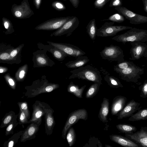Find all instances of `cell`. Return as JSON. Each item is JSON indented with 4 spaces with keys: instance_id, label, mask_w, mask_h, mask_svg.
Segmentation results:
<instances>
[{
    "instance_id": "1",
    "label": "cell",
    "mask_w": 147,
    "mask_h": 147,
    "mask_svg": "<svg viewBox=\"0 0 147 147\" xmlns=\"http://www.w3.org/2000/svg\"><path fill=\"white\" fill-rule=\"evenodd\" d=\"M70 72L71 74L69 77V79L77 78L102 84L100 71L90 65L80 67L71 71Z\"/></svg>"
},
{
    "instance_id": "2",
    "label": "cell",
    "mask_w": 147,
    "mask_h": 147,
    "mask_svg": "<svg viewBox=\"0 0 147 147\" xmlns=\"http://www.w3.org/2000/svg\"><path fill=\"white\" fill-rule=\"evenodd\" d=\"M111 39L123 43L135 41L145 43L147 42V30L132 27L122 34L115 36Z\"/></svg>"
},
{
    "instance_id": "3",
    "label": "cell",
    "mask_w": 147,
    "mask_h": 147,
    "mask_svg": "<svg viewBox=\"0 0 147 147\" xmlns=\"http://www.w3.org/2000/svg\"><path fill=\"white\" fill-rule=\"evenodd\" d=\"M113 70L119 74L120 78L126 82L139 85L141 76L144 73V69L136 65L124 69L114 67Z\"/></svg>"
},
{
    "instance_id": "4",
    "label": "cell",
    "mask_w": 147,
    "mask_h": 147,
    "mask_svg": "<svg viewBox=\"0 0 147 147\" xmlns=\"http://www.w3.org/2000/svg\"><path fill=\"white\" fill-rule=\"evenodd\" d=\"M100 54L102 59L109 61H116L118 63L125 61L123 51L117 46L111 45L105 46Z\"/></svg>"
},
{
    "instance_id": "5",
    "label": "cell",
    "mask_w": 147,
    "mask_h": 147,
    "mask_svg": "<svg viewBox=\"0 0 147 147\" xmlns=\"http://www.w3.org/2000/svg\"><path fill=\"white\" fill-rule=\"evenodd\" d=\"M88 117L87 110L84 109H79L70 113L67 119L62 132V137L63 139L66 138L67 132L69 128L80 119L85 121Z\"/></svg>"
},
{
    "instance_id": "6",
    "label": "cell",
    "mask_w": 147,
    "mask_h": 147,
    "mask_svg": "<svg viewBox=\"0 0 147 147\" xmlns=\"http://www.w3.org/2000/svg\"><path fill=\"white\" fill-rule=\"evenodd\" d=\"M114 22H106L98 29L97 36L106 37L115 35L118 32L124 30H129L132 27L122 25H113Z\"/></svg>"
},
{
    "instance_id": "7",
    "label": "cell",
    "mask_w": 147,
    "mask_h": 147,
    "mask_svg": "<svg viewBox=\"0 0 147 147\" xmlns=\"http://www.w3.org/2000/svg\"><path fill=\"white\" fill-rule=\"evenodd\" d=\"M29 0H23L20 5L13 4L11 6V11L13 16L18 19L28 18L34 14L30 8Z\"/></svg>"
},
{
    "instance_id": "8",
    "label": "cell",
    "mask_w": 147,
    "mask_h": 147,
    "mask_svg": "<svg viewBox=\"0 0 147 147\" xmlns=\"http://www.w3.org/2000/svg\"><path fill=\"white\" fill-rule=\"evenodd\" d=\"M115 9L129 20L131 24H139L147 23V16L136 13L125 7L120 6L115 7Z\"/></svg>"
},
{
    "instance_id": "9",
    "label": "cell",
    "mask_w": 147,
    "mask_h": 147,
    "mask_svg": "<svg viewBox=\"0 0 147 147\" xmlns=\"http://www.w3.org/2000/svg\"><path fill=\"white\" fill-rule=\"evenodd\" d=\"M72 16L53 18L41 23L36 27L35 29L37 30H57L61 27Z\"/></svg>"
},
{
    "instance_id": "10",
    "label": "cell",
    "mask_w": 147,
    "mask_h": 147,
    "mask_svg": "<svg viewBox=\"0 0 147 147\" xmlns=\"http://www.w3.org/2000/svg\"><path fill=\"white\" fill-rule=\"evenodd\" d=\"M50 45L65 53L69 56L77 57L86 54L85 52L79 47L73 45L58 42H47Z\"/></svg>"
},
{
    "instance_id": "11",
    "label": "cell",
    "mask_w": 147,
    "mask_h": 147,
    "mask_svg": "<svg viewBox=\"0 0 147 147\" xmlns=\"http://www.w3.org/2000/svg\"><path fill=\"white\" fill-rule=\"evenodd\" d=\"M79 24L78 18L76 16H72L61 27L53 32L51 36H60L66 34L70 35L77 28Z\"/></svg>"
},
{
    "instance_id": "12",
    "label": "cell",
    "mask_w": 147,
    "mask_h": 147,
    "mask_svg": "<svg viewBox=\"0 0 147 147\" xmlns=\"http://www.w3.org/2000/svg\"><path fill=\"white\" fill-rule=\"evenodd\" d=\"M49 105L45 102L36 100L32 106L33 111L29 123H36L40 125L42 122V117L44 116L45 109Z\"/></svg>"
},
{
    "instance_id": "13",
    "label": "cell",
    "mask_w": 147,
    "mask_h": 147,
    "mask_svg": "<svg viewBox=\"0 0 147 147\" xmlns=\"http://www.w3.org/2000/svg\"><path fill=\"white\" fill-rule=\"evenodd\" d=\"M125 136L140 146L147 147V127L142 126L139 131Z\"/></svg>"
},
{
    "instance_id": "14",
    "label": "cell",
    "mask_w": 147,
    "mask_h": 147,
    "mask_svg": "<svg viewBox=\"0 0 147 147\" xmlns=\"http://www.w3.org/2000/svg\"><path fill=\"white\" fill-rule=\"evenodd\" d=\"M140 103L135 101L133 99L129 101L123 109L119 112L117 117L118 119H121L132 115L136 111L141 109Z\"/></svg>"
},
{
    "instance_id": "15",
    "label": "cell",
    "mask_w": 147,
    "mask_h": 147,
    "mask_svg": "<svg viewBox=\"0 0 147 147\" xmlns=\"http://www.w3.org/2000/svg\"><path fill=\"white\" fill-rule=\"evenodd\" d=\"M130 42L131 45V47L130 49V57L129 59L137 60L143 57L147 44L138 41Z\"/></svg>"
},
{
    "instance_id": "16",
    "label": "cell",
    "mask_w": 147,
    "mask_h": 147,
    "mask_svg": "<svg viewBox=\"0 0 147 147\" xmlns=\"http://www.w3.org/2000/svg\"><path fill=\"white\" fill-rule=\"evenodd\" d=\"M59 87L58 84L46 83L40 87L27 90L25 95L28 98L33 97L41 94L51 92Z\"/></svg>"
},
{
    "instance_id": "17",
    "label": "cell",
    "mask_w": 147,
    "mask_h": 147,
    "mask_svg": "<svg viewBox=\"0 0 147 147\" xmlns=\"http://www.w3.org/2000/svg\"><path fill=\"white\" fill-rule=\"evenodd\" d=\"M54 110L49 106L45 109L44 115L45 133L47 136L51 135L53 132L55 122L53 115Z\"/></svg>"
},
{
    "instance_id": "18",
    "label": "cell",
    "mask_w": 147,
    "mask_h": 147,
    "mask_svg": "<svg viewBox=\"0 0 147 147\" xmlns=\"http://www.w3.org/2000/svg\"><path fill=\"white\" fill-rule=\"evenodd\" d=\"M40 125L36 123H31L23 131L20 138L21 142H24L26 141L35 138L39 129Z\"/></svg>"
},
{
    "instance_id": "19",
    "label": "cell",
    "mask_w": 147,
    "mask_h": 147,
    "mask_svg": "<svg viewBox=\"0 0 147 147\" xmlns=\"http://www.w3.org/2000/svg\"><path fill=\"white\" fill-rule=\"evenodd\" d=\"M127 101V98L123 96H117L114 98L111 107V114L117 115L125 106Z\"/></svg>"
},
{
    "instance_id": "20",
    "label": "cell",
    "mask_w": 147,
    "mask_h": 147,
    "mask_svg": "<svg viewBox=\"0 0 147 147\" xmlns=\"http://www.w3.org/2000/svg\"><path fill=\"white\" fill-rule=\"evenodd\" d=\"M111 140L122 146L126 147H139L140 146L126 137L112 134L109 136Z\"/></svg>"
},
{
    "instance_id": "21",
    "label": "cell",
    "mask_w": 147,
    "mask_h": 147,
    "mask_svg": "<svg viewBox=\"0 0 147 147\" xmlns=\"http://www.w3.org/2000/svg\"><path fill=\"white\" fill-rule=\"evenodd\" d=\"M109 111V100L105 98L103 99L101 105V107L99 111L98 117L102 122H108L107 116Z\"/></svg>"
},
{
    "instance_id": "22",
    "label": "cell",
    "mask_w": 147,
    "mask_h": 147,
    "mask_svg": "<svg viewBox=\"0 0 147 147\" xmlns=\"http://www.w3.org/2000/svg\"><path fill=\"white\" fill-rule=\"evenodd\" d=\"M89 61L87 56L82 55L77 57L75 60L69 61L65 63V65L69 68L77 69L84 66Z\"/></svg>"
},
{
    "instance_id": "23",
    "label": "cell",
    "mask_w": 147,
    "mask_h": 147,
    "mask_svg": "<svg viewBox=\"0 0 147 147\" xmlns=\"http://www.w3.org/2000/svg\"><path fill=\"white\" fill-rule=\"evenodd\" d=\"M34 66L35 67H43L51 66L50 60L49 57L44 54H38L34 57Z\"/></svg>"
},
{
    "instance_id": "24",
    "label": "cell",
    "mask_w": 147,
    "mask_h": 147,
    "mask_svg": "<svg viewBox=\"0 0 147 147\" xmlns=\"http://www.w3.org/2000/svg\"><path fill=\"white\" fill-rule=\"evenodd\" d=\"M86 86V85H84L79 88L78 85L75 84L72 82H71L67 86V91L76 97L82 98L83 92Z\"/></svg>"
},
{
    "instance_id": "25",
    "label": "cell",
    "mask_w": 147,
    "mask_h": 147,
    "mask_svg": "<svg viewBox=\"0 0 147 147\" xmlns=\"http://www.w3.org/2000/svg\"><path fill=\"white\" fill-rule=\"evenodd\" d=\"M86 32L90 38L94 40L97 36L98 29L96 26V20L94 18L91 20L86 27Z\"/></svg>"
},
{
    "instance_id": "26",
    "label": "cell",
    "mask_w": 147,
    "mask_h": 147,
    "mask_svg": "<svg viewBox=\"0 0 147 147\" xmlns=\"http://www.w3.org/2000/svg\"><path fill=\"white\" fill-rule=\"evenodd\" d=\"M104 79L111 88H117L123 87L117 78L110 76L109 74H106L105 76Z\"/></svg>"
},
{
    "instance_id": "27",
    "label": "cell",
    "mask_w": 147,
    "mask_h": 147,
    "mask_svg": "<svg viewBox=\"0 0 147 147\" xmlns=\"http://www.w3.org/2000/svg\"><path fill=\"white\" fill-rule=\"evenodd\" d=\"M146 120H147V108L140 109L128 119L129 121H131Z\"/></svg>"
},
{
    "instance_id": "28",
    "label": "cell",
    "mask_w": 147,
    "mask_h": 147,
    "mask_svg": "<svg viewBox=\"0 0 147 147\" xmlns=\"http://www.w3.org/2000/svg\"><path fill=\"white\" fill-rule=\"evenodd\" d=\"M24 130L20 131L15 133L9 138L3 144L4 147H13L18 142L19 139L21 138Z\"/></svg>"
},
{
    "instance_id": "29",
    "label": "cell",
    "mask_w": 147,
    "mask_h": 147,
    "mask_svg": "<svg viewBox=\"0 0 147 147\" xmlns=\"http://www.w3.org/2000/svg\"><path fill=\"white\" fill-rule=\"evenodd\" d=\"M116 127L120 132L125 134H132L137 129L135 126L126 123L119 124L117 125Z\"/></svg>"
},
{
    "instance_id": "30",
    "label": "cell",
    "mask_w": 147,
    "mask_h": 147,
    "mask_svg": "<svg viewBox=\"0 0 147 147\" xmlns=\"http://www.w3.org/2000/svg\"><path fill=\"white\" fill-rule=\"evenodd\" d=\"M28 68V65L26 64L18 69L15 75V78L17 81L22 82L24 81L26 77Z\"/></svg>"
},
{
    "instance_id": "31",
    "label": "cell",
    "mask_w": 147,
    "mask_h": 147,
    "mask_svg": "<svg viewBox=\"0 0 147 147\" xmlns=\"http://www.w3.org/2000/svg\"><path fill=\"white\" fill-rule=\"evenodd\" d=\"M101 85L100 83H94L92 84L86 93V98H90L95 96L98 92Z\"/></svg>"
},
{
    "instance_id": "32",
    "label": "cell",
    "mask_w": 147,
    "mask_h": 147,
    "mask_svg": "<svg viewBox=\"0 0 147 147\" xmlns=\"http://www.w3.org/2000/svg\"><path fill=\"white\" fill-rule=\"evenodd\" d=\"M16 115L15 113L12 111L6 113L2 119L0 127L3 128L7 127L12 121Z\"/></svg>"
},
{
    "instance_id": "33",
    "label": "cell",
    "mask_w": 147,
    "mask_h": 147,
    "mask_svg": "<svg viewBox=\"0 0 147 147\" xmlns=\"http://www.w3.org/2000/svg\"><path fill=\"white\" fill-rule=\"evenodd\" d=\"M50 52L52 54L53 56L59 61H63L65 58L68 55L61 50L54 47V48L51 49Z\"/></svg>"
},
{
    "instance_id": "34",
    "label": "cell",
    "mask_w": 147,
    "mask_h": 147,
    "mask_svg": "<svg viewBox=\"0 0 147 147\" xmlns=\"http://www.w3.org/2000/svg\"><path fill=\"white\" fill-rule=\"evenodd\" d=\"M66 138L70 147L72 146L74 144L76 140V134L74 129L72 127L68 130Z\"/></svg>"
},
{
    "instance_id": "35",
    "label": "cell",
    "mask_w": 147,
    "mask_h": 147,
    "mask_svg": "<svg viewBox=\"0 0 147 147\" xmlns=\"http://www.w3.org/2000/svg\"><path fill=\"white\" fill-rule=\"evenodd\" d=\"M18 115L16 114L12 121L7 127L5 129V135L7 136L10 134H13L14 133V129L19 124L17 120Z\"/></svg>"
},
{
    "instance_id": "36",
    "label": "cell",
    "mask_w": 147,
    "mask_h": 147,
    "mask_svg": "<svg viewBox=\"0 0 147 147\" xmlns=\"http://www.w3.org/2000/svg\"><path fill=\"white\" fill-rule=\"evenodd\" d=\"M2 22L3 26L6 30V34H11L14 31L12 24L9 20L3 17L2 18Z\"/></svg>"
},
{
    "instance_id": "37",
    "label": "cell",
    "mask_w": 147,
    "mask_h": 147,
    "mask_svg": "<svg viewBox=\"0 0 147 147\" xmlns=\"http://www.w3.org/2000/svg\"><path fill=\"white\" fill-rule=\"evenodd\" d=\"M125 18L122 15L119 13H116L110 16L107 19L102 20H110L113 22L120 23L124 22Z\"/></svg>"
},
{
    "instance_id": "38",
    "label": "cell",
    "mask_w": 147,
    "mask_h": 147,
    "mask_svg": "<svg viewBox=\"0 0 147 147\" xmlns=\"http://www.w3.org/2000/svg\"><path fill=\"white\" fill-rule=\"evenodd\" d=\"M19 109H21L25 113L29 120L30 118V112L29 109L28 104L26 101L19 102L17 103Z\"/></svg>"
},
{
    "instance_id": "39",
    "label": "cell",
    "mask_w": 147,
    "mask_h": 147,
    "mask_svg": "<svg viewBox=\"0 0 147 147\" xmlns=\"http://www.w3.org/2000/svg\"><path fill=\"white\" fill-rule=\"evenodd\" d=\"M4 78L8 85L13 90H15L16 86V82L9 74H6L4 76Z\"/></svg>"
},
{
    "instance_id": "40",
    "label": "cell",
    "mask_w": 147,
    "mask_h": 147,
    "mask_svg": "<svg viewBox=\"0 0 147 147\" xmlns=\"http://www.w3.org/2000/svg\"><path fill=\"white\" fill-rule=\"evenodd\" d=\"M18 117V123L23 126L24 124L29 123V120L24 112L20 109Z\"/></svg>"
},
{
    "instance_id": "41",
    "label": "cell",
    "mask_w": 147,
    "mask_h": 147,
    "mask_svg": "<svg viewBox=\"0 0 147 147\" xmlns=\"http://www.w3.org/2000/svg\"><path fill=\"white\" fill-rule=\"evenodd\" d=\"M138 89L140 91V96L143 98H147V78L140 86Z\"/></svg>"
},
{
    "instance_id": "42",
    "label": "cell",
    "mask_w": 147,
    "mask_h": 147,
    "mask_svg": "<svg viewBox=\"0 0 147 147\" xmlns=\"http://www.w3.org/2000/svg\"><path fill=\"white\" fill-rule=\"evenodd\" d=\"M135 64L131 61H124L122 62L118 63L116 65L114 66V67L120 69H124L134 66Z\"/></svg>"
},
{
    "instance_id": "43",
    "label": "cell",
    "mask_w": 147,
    "mask_h": 147,
    "mask_svg": "<svg viewBox=\"0 0 147 147\" xmlns=\"http://www.w3.org/2000/svg\"><path fill=\"white\" fill-rule=\"evenodd\" d=\"M51 6L55 9L59 11H63L66 9L65 5L62 2L59 1L53 2Z\"/></svg>"
},
{
    "instance_id": "44",
    "label": "cell",
    "mask_w": 147,
    "mask_h": 147,
    "mask_svg": "<svg viewBox=\"0 0 147 147\" xmlns=\"http://www.w3.org/2000/svg\"><path fill=\"white\" fill-rule=\"evenodd\" d=\"M111 0H96L94 3V5L96 8L100 9L108 2Z\"/></svg>"
},
{
    "instance_id": "45",
    "label": "cell",
    "mask_w": 147,
    "mask_h": 147,
    "mask_svg": "<svg viewBox=\"0 0 147 147\" xmlns=\"http://www.w3.org/2000/svg\"><path fill=\"white\" fill-rule=\"evenodd\" d=\"M1 61H13L14 59L10 56V53L7 52L1 53L0 55Z\"/></svg>"
},
{
    "instance_id": "46",
    "label": "cell",
    "mask_w": 147,
    "mask_h": 147,
    "mask_svg": "<svg viewBox=\"0 0 147 147\" xmlns=\"http://www.w3.org/2000/svg\"><path fill=\"white\" fill-rule=\"evenodd\" d=\"M24 45V44L20 45L18 47L12 50L10 52V55L11 57L15 60L16 59V57L18 55L19 53L20 52L22 49Z\"/></svg>"
},
{
    "instance_id": "47",
    "label": "cell",
    "mask_w": 147,
    "mask_h": 147,
    "mask_svg": "<svg viewBox=\"0 0 147 147\" xmlns=\"http://www.w3.org/2000/svg\"><path fill=\"white\" fill-rule=\"evenodd\" d=\"M122 5V0H111L109 5V7H117Z\"/></svg>"
},
{
    "instance_id": "48",
    "label": "cell",
    "mask_w": 147,
    "mask_h": 147,
    "mask_svg": "<svg viewBox=\"0 0 147 147\" xmlns=\"http://www.w3.org/2000/svg\"><path fill=\"white\" fill-rule=\"evenodd\" d=\"M33 3L36 8L39 9L42 3V0H33Z\"/></svg>"
},
{
    "instance_id": "49",
    "label": "cell",
    "mask_w": 147,
    "mask_h": 147,
    "mask_svg": "<svg viewBox=\"0 0 147 147\" xmlns=\"http://www.w3.org/2000/svg\"><path fill=\"white\" fill-rule=\"evenodd\" d=\"M73 6L75 8L78 7L79 3L80 0H69Z\"/></svg>"
},
{
    "instance_id": "50",
    "label": "cell",
    "mask_w": 147,
    "mask_h": 147,
    "mask_svg": "<svg viewBox=\"0 0 147 147\" xmlns=\"http://www.w3.org/2000/svg\"><path fill=\"white\" fill-rule=\"evenodd\" d=\"M8 68L5 67L0 66V73H3L8 71Z\"/></svg>"
},
{
    "instance_id": "51",
    "label": "cell",
    "mask_w": 147,
    "mask_h": 147,
    "mask_svg": "<svg viewBox=\"0 0 147 147\" xmlns=\"http://www.w3.org/2000/svg\"><path fill=\"white\" fill-rule=\"evenodd\" d=\"M144 5V9L147 13V0H142Z\"/></svg>"
},
{
    "instance_id": "52",
    "label": "cell",
    "mask_w": 147,
    "mask_h": 147,
    "mask_svg": "<svg viewBox=\"0 0 147 147\" xmlns=\"http://www.w3.org/2000/svg\"><path fill=\"white\" fill-rule=\"evenodd\" d=\"M143 57L145 58L147 60V46L144 53Z\"/></svg>"
},
{
    "instance_id": "53",
    "label": "cell",
    "mask_w": 147,
    "mask_h": 147,
    "mask_svg": "<svg viewBox=\"0 0 147 147\" xmlns=\"http://www.w3.org/2000/svg\"><path fill=\"white\" fill-rule=\"evenodd\" d=\"M105 147H112V146H110V145H106V144L105 145Z\"/></svg>"
},
{
    "instance_id": "54",
    "label": "cell",
    "mask_w": 147,
    "mask_h": 147,
    "mask_svg": "<svg viewBox=\"0 0 147 147\" xmlns=\"http://www.w3.org/2000/svg\"><path fill=\"white\" fill-rule=\"evenodd\" d=\"M63 0V1H66L67 0Z\"/></svg>"
},
{
    "instance_id": "55",
    "label": "cell",
    "mask_w": 147,
    "mask_h": 147,
    "mask_svg": "<svg viewBox=\"0 0 147 147\" xmlns=\"http://www.w3.org/2000/svg\"></svg>"
}]
</instances>
